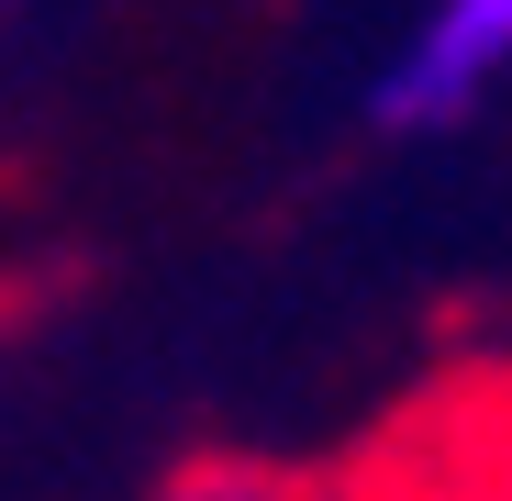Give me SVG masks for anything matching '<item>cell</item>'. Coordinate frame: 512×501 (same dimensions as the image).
Masks as SVG:
<instances>
[{"label": "cell", "instance_id": "obj_1", "mask_svg": "<svg viewBox=\"0 0 512 501\" xmlns=\"http://www.w3.org/2000/svg\"><path fill=\"white\" fill-rule=\"evenodd\" d=\"M501 67H512V0H446V12L390 56V78H379V123H390V134L457 123V112H479V90H490Z\"/></svg>", "mask_w": 512, "mask_h": 501}, {"label": "cell", "instance_id": "obj_2", "mask_svg": "<svg viewBox=\"0 0 512 501\" xmlns=\"http://www.w3.org/2000/svg\"><path fill=\"white\" fill-rule=\"evenodd\" d=\"M156 501H323L312 468H268V457H190Z\"/></svg>", "mask_w": 512, "mask_h": 501}]
</instances>
